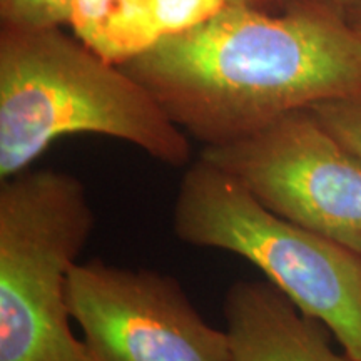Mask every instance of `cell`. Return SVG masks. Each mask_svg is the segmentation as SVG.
I'll return each instance as SVG.
<instances>
[{
	"label": "cell",
	"mask_w": 361,
	"mask_h": 361,
	"mask_svg": "<svg viewBox=\"0 0 361 361\" xmlns=\"http://www.w3.org/2000/svg\"><path fill=\"white\" fill-rule=\"evenodd\" d=\"M174 124L206 146L361 90V34L346 12L293 0L279 16L229 2L123 66Z\"/></svg>",
	"instance_id": "6da1fadb"
},
{
	"label": "cell",
	"mask_w": 361,
	"mask_h": 361,
	"mask_svg": "<svg viewBox=\"0 0 361 361\" xmlns=\"http://www.w3.org/2000/svg\"><path fill=\"white\" fill-rule=\"evenodd\" d=\"M97 134L184 168L192 152L144 85L61 27L0 30V180L24 173L57 139Z\"/></svg>",
	"instance_id": "7a4b0ae2"
},
{
	"label": "cell",
	"mask_w": 361,
	"mask_h": 361,
	"mask_svg": "<svg viewBox=\"0 0 361 361\" xmlns=\"http://www.w3.org/2000/svg\"><path fill=\"white\" fill-rule=\"evenodd\" d=\"M179 241L241 256L301 313L361 361V255L259 204L231 176L197 157L173 209Z\"/></svg>",
	"instance_id": "3957f363"
},
{
	"label": "cell",
	"mask_w": 361,
	"mask_h": 361,
	"mask_svg": "<svg viewBox=\"0 0 361 361\" xmlns=\"http://www.w3.org/2000/svg\"><path fill=\"white\" fill-rule=\"evenodd\" d=\"M94 228L74 174L27 169L0 180V361H89L67 286Z\"/></svg>",
	"instance_id": "277c9868"
},
{
	"label": "cell",
	"mask_w": 361,
	"mask_h": 361,
	"mask_svg": "<svg viewBox=\"0 0 361 361\" xmlns=\"http://www.w3.org/2000/svg\"><path fill=\"white\" fill-rule=\"evenodd\" d=\"M201 159L241 184L271 213L361 255V156L311 109L293 111Z\"/></svg>",
	"instance_id": "5b68a950"
},
{
	"label": "cell",
	"mask_w": 361,
	"mask_h": 361,
	"mask_svg": "<svg viewBox=\"0 0 361 361\" xmlns=\"http://www.w3.org/2000/svg\"><path fill=\"white\" fill-rule=\"evenodd\" d=\"M67 293L89 361H233L226 329L168 273L96 258L71 269Z\"/></svg>",
	"instance_id": "8992f818"
},
{
	"label": "cell",
	"mask_w": 361,
	"mask_h": 361,
	"mask_svg": "<svg viewBox=\"0 0 361 361\" xmlns=\"http://www.w3.org/2000/svg\"><path fill=\"white\" fill-rule=\"evenodd\" d=\"M233 361H355L269 281L239 279L223 301Z\"/></svg>",
	"instance_id": "52a82bcc"
},
{
	"label": "cell",
	"mask_w": 361,
	"mask_h": 361,
	"mask_svg": "<svg viewBox=\"0 0 361 361\" xmlns=\"http://www.w3.org/2000/svg\"><path fill=\"white\" fill-rule=\"evenodd\" d=\"M69 24L80 42L117 66L161 40L156 0H74Z\"/></svg>",
	"instance_id": "ba28073f"
},
{
	"label": "cell",
	"mask_w": 361,
	"mask_h": 361,
	"mask_svg": "<svg viewBox=\"0 0 361 361\" xmlns=\"http://www.w3.org/2000/svg\"><path fill=\"white\" fill-rule=\"evenodd\" d=\"M311 112L343 146L361 156V90L316 104Z\"/></svg>",
	"instance_id": "9c48e42d"
},
{
	"label": "cell",
	"mask_w": 361,
	"mask_h": 361,
	"mask_svg": "<svg viewBox=\"0 0 361 361\" xmlns=\"http://www.w3.org/2000/svg\"><path fill=\"white\" fill-rule=\"evenodd\" d=\"M231 0H156V20L161 39L204 24Z\"/></svg>",
	"instance_id": "30bf717a"
},
{
	"label": "cell",
	"mask_w": 361,
	"mask_h": 361,
	"mask_svg": "<svg viewBox=\"0 0 361 361\" xmlns=\"http://www.w3.org/2000/svg\"><path fill=\"white\" fill-rule=\"evenodd\" d=\"M74 0H0L2 25L59 27L69 24Z\"/></svg>",
	"instance_id": "8fae6325"
},
{
	"label": "cell",
	"mask_w": 361,
	"mask_h": 361,
	"mask_svg": "<svg viewBox=\"0 0 361 361\" xmlns=\"http://www.w3.org/2000/svg\"><path fill=\"white\" fill-rule=\"evenodd\" d=\"M345 12H346V17H348V20L351 22V25H353L355 29L361 34V2L348 7Z\"/></svg>",
	"instance_id": "7c38bea8"
},
{
	"label": "cell",
	"mask_w": 361,
	"mask_h": 361,
	"mask_svg": "<svg viewBox=\"0 0 361 361\" xmlns=\"http://www.w3.org/2000/svg\"><path fill=\"white\" fill-rule=\"evenodd\" d=\"M319 2L329 4V6H335L338 8H341V11H346V8H348V7L361 2V0H319Z\"/></svg>",
	"instance_id": "4fadbf2b"
},
{
	"label": "cell",
	"mask_w": 361,
	"mask_h": 361,
	"mask_svg": "<svg viewBox=\"0 0 361 361\" xmlns=\"http://www.w3.org/2000/svg\"><path fill=\"white\" fill-rule=\"evenodd\" d=\"M231 2H241V4H247V6L261 7V6H266V4L273 2V0H231Z\"/></svg>",
	"instance_id": "5bb4252c"
}]
</instances>
